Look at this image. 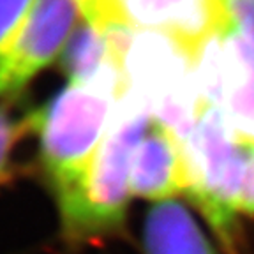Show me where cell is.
Masks as SVG:
<instances>
[{
  "label": "cell",
  "instance_id": "cell-5",
  "mask_svg": "<svg viewBox=\"0 0 254 254\" xmlns=\"http://www.w3.org/2000/svg\"><path fill=\"white\" fill-rule=\"evenodd\" d=\"M194 72L205 103L222 111L242 141L254 143V44L231 25L199 46Z\"/></svg>",
  "mask_w": 254,
  "mask_h": 254
},
{
  "label": "cell",
  "instance_id": "cell-12",
  "mask_svg": "<svg viewBox=\"0 0 254 254\" xmlns=\"http://www.w3.org/2000/svg\"><path fill=\"white\" fill-rule=\"evenodd\" d=\"M238 212L254 215V143H246V161L238 190Z\"/></svg>",
  "mask_w": 254,
  "mask_h": 254
},
{
  "label": "cell",
  "instance_id": "cell-11",
  "mask_svg": "<svg viewBox=\"0 0 254 254\" xmlns=\"http://www.w3.org/2000/svg\"><path fill=\"white\" fill-rule=\"evenodd\" d=\"M37 0H0V74L20 41Z\"/></svg>",
  "mask_w": 254,
  "mask_h": 254
},
{
  "label": "cell",
  "instance_id": "cell-3",
  "mask_svg": "<svg viewBox=\"0 0 254 254\" xmlns=\"http://www.w3.org/2000/svg\"><path fill=\"white\" fill-rule=\"evenodd\" d=\"M184 147L189 163L190 196L230 254H238V190L246 141L231 131L219 108L206 104Z\"/></svg>",
  "mask_w": 254,
  "mask_h": 254
},
{
  "label": "cell",
  "instance_id": "cell-9",
  "mask_svg": "<svg viewBox=\"0 0 254 254\" xmlns=\"http://www.w3.org/2000/svg\"><path fill=\"white\" fill-rule=\"evenodd\" d=\"M115 53L106 32L83 23L64 50L62 67L71 83H85L95 79L113 60Z\"/></svg>",
  "mask_w": 254,
  "mask_h": 254
},
{
  "label": "cell",
  "instance_id": "cell-6",
  "mask_svg": "<svg viewBox=\"0 0 254 254\" xmlns=\"http://www.w3.org/2000/svg\"><path fill=\"white\" fill-rule=\"evenodd\" d=\"M79 9L76 0H37L36 9L0 74V97L12 99L67 46Z\"/></svg>",
  "mask_w": 254,
  "mask_h": 254
},
{
  "label": "cell",
  "instance_id": "cell-7",
  "mask_svg": "<svg viewBox=\"0 0 254 254\" xmlns=\"http://www.w3.org/2000/svg\"><path fill=\"white\" fill-rule=\"evenodd\" d=\"M189 163L184 143L154 119L132 150L131 194L147 199H168L189 190Z\"/></svg>",
  "mask_w": 254,
  "mask_h": 254
},
{
  "label": "cell",
  "instance_id": "cell-1",
  "mask_svg": "<svg viewBox=\"0 0 254 254\" xmlns=\"http://www.w3.org/2000/svg\"><path fill=\"white\" fill-rule=\"evenodd\" d=\"M126 92L122 59H115L92 81L71 83L37 110L41 171L59 212L67 208L85 186L117 103Z\"/></svg>",
  "mask_w": 254,
  "mask_h": 254
},
{
  "label": "cell",
  "instance_id": "cell-8",
  "mask_svg": "<svg viewBox=\"0 0 254 254\" xmlns=\"http://www.w3.org/2000/svg\"><path fill=\"white\" fill-rule=\"evenodd\" d=\"M147 254H215L190 212L179 201L152 206L145 219Z\"/></svg>",
  "mask_w": 254,
  "mask_h": 254
},
{
  "label": "cell",
  "instance_id": "cell-2",
  "mask_svg": "<svg viewBox=\"0 0 254 254\" xmlns=\"http://www.w3.org/2000/svg\"><path fill=\"white\" fill-rule=\"evenodd\" d=\"M152 120L148 104L132 92H124L85 186L74 201L59 212L67 242L85 244L122 230L127 199L132 196L129 187L132 150Z\"/></svg>",
  "mask_w": 254,
  "mask_h": 254
},
{
  "label": "cell",
  "instance_id": "cell-13",
  "mask_svg": "<svg viewBox=\"0 0 254 254\" xmlns=\"http://www.w3.org/2000/svg\"><path fill=\"white\" fill-rule=\"evenodd\" d=\"M233 25L254 44V0H228Z\"/></svg>",
  "mask_w": 254,
  "mask_h": 254
},
{
  "label": "cell",
  "instance_id": "cell-4",
  "mask_svg": "<svg viewBox=\"0 0 254 254\" xmlns=\"http://www.w3.org/2000/svg\"><path fill=\"white\" fill-rule=\"evenodd\" d=\"M99 30L129 27L164 32L194 57L208 37L233 25L228 0H76Z\"/></svg>",
  "mask_w": 254,
  "mask_h": 254
},
{
  "label": "cell",
  "instance_id": "cell-10",
  "mask_svg": "<svg viewBox=\"0 0 254 254\" xmlns=\"http://www.w3.org/2000/svg\"><path fill=\"white\" fill-rule=\"evenodd\" d=\"M9 99L0 104V184L7 182L12 177L11 155L14 145L27 132L37 131V110H28L27 113L14 115Z\"/></svg>",
  "mask_w": 254,
  "mask_h": 254
}]
</instances>
